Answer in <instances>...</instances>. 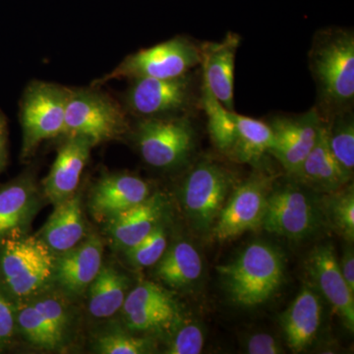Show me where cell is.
<instances>
[{"label":"cell","instance_id":"cell-15","mask_svg":"<svg viewBox=\"0 0 354 354\" xmlns=\"http://www.w3.org/2000/svg\"><path fill=\"white\" fill-rule=\"evenodd\" d=\"M241 37L228 32L220 41H209L200 46V64L203 67L204 85L212 95L227 109L234 111V68Z\"/></svg>","mask_w":354,"mask_h":354},{"label":"cell","instance_id":"cell-8","mask_svg":"<svg viewBox=\"0 0 354 354\" xmlns=\"http://www.w3.org/2000/svg\"><path fill=\"white\" fill-rule=\"evenodd\" d=\"M200 64V46L176 37L128 55L106 75L93 82L99 87L113 80L141 78L169 79L185 75Z\"/></svg>","mask_w":354,"mask_h":354},{"label":"cell","instance_id":"cell-12","mask_svg":"<svg viewBox=\"0 0 354 354\" xmlns=\"http://www.w3.org/2000/svg\"><path fill=\"white\" fill-rule=\"evenodd\" d=\"M311 285L330 304L333 311L351 333L354 330V293L342 277L334 246L320 244L309 253L305 262Z\"/></svg>","mask_w":354,"mask_h":354},{"label":"cell","instance_id":"cell-1","mask_svg":"<svg viewBox=\"0 0 354 354\" xmlns=\"http://www.w3.org/2000/svg\"><path fill=\"white\" fill-rule=\"evenodd\" d=\"M309 66L316 83L323 120L351 109L354 100V35L329 29L318 32L309 53Z\"/></svg>","mask_w":354,"mask_h":354},{"label":"cell","instance_id":"cell-4","mask_svg":"<svg viewBox=\"0 0 354 354\" xmlns=\"http://www.w3.org/2000/svg\"><path fill=\"white\" fill-rule=\"evenodd\" d=\"M313 193L295 181L272 187L261 228L293 241L315 235L326 221L321 199Z\"/></svg>","mask_w":354,"mask_h":354},{"label":"cell","instance_id":"cell-33","mask_svg":"<svg viewBox=\"0 0 354 354\" xmlns=\"http://www.w3.org/2000/svg\"><path fill=\"white\" fill-rule=\"evenodd\" d=\"M95 349L102 354H145L153 353V344L151 339L144 337L111 332L97 339Z\"/></svg>","mask_w":354,"mask_h":354},{"label":"cell","instance_id":"cell-13","mask_svg":"<svg viewBox=\"0 0 354 354\" xmlns=\"http://www.w3.org/2000/svg\"><path fill=\"white\" fill-rule=\"evenodd\" d=\"M323 124L316 108L292 118H276L269 123L274 133L271 152L288 176H292L311 152Z\"/></svg>","mask_w":354,"mask_h":354},{"label":"cell","instance_id":"cell-30","mask_svg":"<svg viewBox=\"0 0 354 354\" xmlns=\"http://www.w3.org/2000/svg\"><path fill=\"white\" fill-rule=\"evenodd\" d=\"M179 310L176 305L150 307L125 314L128 328L136 332H150L171 329L178 322Z\"/></svg>","mask_w":354,"mask_h":354},{"label":"cell","instance_id":"cell-27","mask_svg":"<svg viewBox=\"0 0 354 354\" xmlns=\"http://www.w3.org/2000/svg\"><path fill=\"white\" fill-rule=\"evenodd\" d=\"M325 122L328 146L333 157L349 177L354 171V120L351 109L330 115Z\"/></svg>","mask_w":354,"mask_h":354},{"label":"cell","instance_id":"cell-14","mask_svg":"<svg viewBox=\"0 0 354 354\" xmlns=\"http://www.w3.org/2000/svg\"><path fill=\"white\" fill-rule=\"evenodd\" d=\"M15 319L16 328L25 339L46 349H55L62 344L69 323L64 304L53 297L16 307Z\"/></svg>","mask_w":354,"mask_h":354},{"label":"cell","instance_id":"cell-11","mask_svg":"<svg viewBox=\"0 0 354 354\" xmlns=\"http://www.w3.org/2000/svg\"><path fill=\"white\" fill-rule=\"evenodd\" d=\"M125 95V109L141 118L179 115L195 99L194 84L188 74L169 79L131 80Z\"/></svg>","mask_w":354,"mask_h":354},{"label":"cell","instance_id":"cell-18","mask_svg":"<svg viewBox=\"0 0 354 354\" xmlns=\"http://www.w3.org/2000/svg\"><path fill=\"white\" fill-rule=\"evenodd\" d=\"M93 147L84 137L66 136L44 180V194L55 206L75 194Z\"/></svg>","mask_w":354,"mask_h":354},{"label":"cell","instance_id":"cell-37","mask_svg":"<svg viewBox=\"0 0 354 354\" xmlns=\"http://www.w3.org/2000/svg\"><path fill=\"white\" fill-rule=\"evenodd\" d=\"M339 269L342 277L348 283L349 290L354 293V252L353 247L348 245L344 249L341 260H339Z\"/></svg>","mask_w":354,"mask_h":354},{"label":"cell","instance_id":"cell-34","mask_svg":"<svg viewBox=\"0 0 354 354\" xmlns=\"http://www.w3.org/2000/svg\"><path fill=\"white\" fill-rule=\"evenodd\" d=\"M205 344L204 330L200 324L185 322L177 328L165 353L199 354Z\"/></svg>","mask_w":354,"mask_h":354},{"label":"cell","instance_id":"cell-10","mask_svg":"<svg viewBox=\"0 0 354 354\" xmlns=\"http://www.w3.org/2000/svg\"><path fill=\"white\" fill-rule=\"evenodd\" d=\"M272 180L274 177L268 174H254L235 188L211 230L215 241H232L261 228Z\"/></svg>","mask_w":354,"mask_h":354},{"label":"cell","instance_id":"cell-31","mask_svg":"<svg viewBox=\"0 0 354 354\" xmlns=\"http://www.w3.org/2000/svg\"><path fill=\"white\" fill-rule=\"evenodd\" d=\"M167 249V232L160 223L145 239L125 250L124 253L130 265L142 269L157 264Z\"/></svg>","mask_w":354,"mask_h":354},{"label":"cell","instance_id":"cell-25","mask_svg":"<svg viewBox=\"0 0 354 354\" xmlns=\"http://www.w3.org/2000/svg\"><path fill=\"white\" fill-rule=\"evenodd\" d=\"M234 118L236 139L228 156L239 164L259 165L274 146V137L271 127L263 121L236 113Z\"/></svg>","mask_w":354,"mask_h":354},{"label":"cell","instance_id":"cell-9","mask_svg":"<svg viewBox=\"0 0 354 354\" xmlns=\"http://www.w3.org/2000/svg\"><path fill=\"white\" fill-rule=\"evenodd\" d=\"M135 141L145 162L160 169L180 167L194 148L195 130L185 116L142 118Z\"/></svg>","mask_w":354,"mask_h":354},{"label":"cell","instance_id":"cell-36","mask_svg":"<svg viewBox=\"0 0 354 354\" xmlns=\"http://www.w3.org/2000/svg\"><path fill=\"white\" fill-rule=\"evenodd\" d=\"M246 351L249 354L285 353L281 344L272 335L267 333L254 334L247 339Z\"/></svg>","mask_w":354,"mask_h":354},{"label":"cell","instance_id":"cell-17","mask_svg":"<svg viewBox=\"0 0 354 354\" xmlns=\"http://www.w3.org/2000/svg\"><path fill=\"white\" fill-rule=\"evenodd\" d=\"M102 242L97 235L59 254L55 258L53 278L68 295H83L102 267Z\"/></svg>","mask_w":354,"mask_h":354},{"label":"cell","instance_id":"cell-26","mask_svg":"<svg viewBox=\"0 0 354 354\" xmlns=\"http://www.w3.org/2000/svg\"><path fill=\"white\" fill-rule=\"evenodd\" d=\"M129 279L113 266H102L88 286V311L95 318H109L122 308Z\"/></svg>","mask_w":354,"mask_h":354},{"label":"cell","instance_id":"cell-24","mask_svg":"<svg viewBox=\"0 0 354 354\" xmlns=\"http://www.w3.org/2000/svg\"><path fill=\"white\" fill-rule=\"evenodd\" d=\"M156 277L174 290H186L201 278L203 261L196 247L181 241L165 250L157 263Z\"/></svg>","mask_w":354,"mask_h":354},{"label":"cell","instance_id":"cell-38","mask_svg":"<svg viewBox=\"0 0 354 354\" xmlns=\"http://www.w3.org/2000/svg\"><path fill=\"white\" fill-rule=\"evenodd\" d=\"M8 162V124L3 111L0 109V174Z\"/></svg>","mask_w":354,"mask_h":354},{"label":"cell","instance_id":"cell-2","mask_svg":"<svg viewBox=\"0 0 354 354\" xmlns=\"http://www.w3.org/2000/svg\"><path fill=\"white\" fill-rule=\"evenodd\" d=\"M218 271L230 299L237 306L251 308L269 301L281 288L286 258L279 247L255 241Z\"/></svg>","mask_w":354,"mask_h":354},{"label":"cell","instance_id":"cell-16","mask_svg":"<svg viewBox=\"0 0 354 354\" xmlns=\"http://www.w3.org/2000/svg\"><path fill=\"white\" fill-rule=\"evenodd\" d=\"M150 186L139 176L111 174L102 176L93 188L90 209L95 220L108 221L151 196Z\"/></svg>","mask_w":354,"mask_h":354},{"label":"cell","instance_id":"cell-28","mask_svg":"<svg viewBox=\"0 0 354 354\" xmlns=\"http://www.w3.org/2000/svg\"><path fill=\"white\" fill-rule=\"evenodd\" d=\"M202 91V104L208 120L209 136L216 148L228 156L236 139L235 111L225 109L206 86L203 85Z\"/></svg>","mask_w":354,"mask_h":354},{"label":"cell","instance_id":"cell-7","mask_svg":"<svg viewBox=\"0 0 354 354\" xmlns=\"http://www.w3.org/2000/svg\"><path fill=\"white\" fill-rule=\"evenodd\" d=\"M234 177L227 167L201 160L181 184L180 202L191 227L199 234L211 232L230 196Z\"/></svg>","mask_w":354,"mask_h":354},{"label":"cell","instance_id":"cell-22","mask_svg":"<svg viewBox=\"0 0 354 354\" xmlns=\"http://www.w3.org/2000/svg\"><path fill=\"white\" fill-rule=\"evenodd\" d=\"M291 177L295 183L316 193L334 192L351 181L330 153L324 120L315 145Z\"/></svg>","mask_w":354,"mask_h":354},{"label":"cell","instance_id":"cell-3","mask_svg":"<svg viewBox=\"0 0 354 354\" xmlns=\"http://www.w3.org/2000/svg\"><path fill=\"white\" fill-rule=\"evenodd\" d=\"M55 257L39 236L21 235L0 242V288L12 299L43 290L53 278Z\"/></svg>","mask_w":354,"mask_h":354},{"label":"cell","instance_id":"cell-5","mask_svg":"<svg viewBox=\"0 0 354 354\" xmlns=\"http://www.w3.org/2000/svg\"><path fill=\"white\" fill-rule=\"evenodd\" d=\"M127 109L97 87L70 88L64 136H81L93 146L120 138L129 130Z\"/></svg>","mask_w":354,"mask_h":354},{"label":"cell","instance_id":"cell-32","mask_svg":"<svg viewBox=\"0 0 354 354\" xmlns=\"http://www.w3.org/2000/svg\"><path fill=\"white\" fill-rule=\"evenodd\" d=\"M176 304V300L165 288L157 283L144 281L127 293L121 309L125 315L136 310Z\"/></svg>","mask_w":354,"mask_h":354},{"label":"cell","instance_id":"cell-6","mask_svg":"<svg viewBox=\"0 0 354 354\" xmlns=\"http://www.w3.org/2000/svg\"><path fill=\"white\" fill-rule=\"evenodd\" d=\"M70 88L44 81H32L20 101L23 160L31 158L46 140L64 134L65 111Z\"/></svg>","mask_w":354,"mask_h":354},{"label":"cell","instance_id":"cell-29","mask_svg":"<svg viewBox=\"0 0 354 354\" xmlns=\"http://www.w3.org/2000/svg\"><path fill=\"white\" fill-rule=\"evenodd\" d=\"M326 225L348 242L354 241V190L353 185L327 193L321 199Z\"/></svg>","mask_w":354,"mask_h":354},{"label":"cell","instance_id":"cell-23","mask_svg":"<svg viewBox=\"0 0 354 354\" xmlns=\"http://www.w3.org/2000/svg\"><path fill=\"white\" fill-rule=\"evenodd\" d=\"M85 221L78 194L55 206L39 236L53 253H64L82 241Z\"/></svg>","mask_w":354,"mask_h":354},{"label":"cell","instance_id":"cell-21","mask_svg":"<svg viewBox=\"0 0 354 354\" xmlns=\"http://www.w3.org/2000/svg\"><path fill=\"white\" fill-rule=\"evenodd\" d=\"M165 209L164 198L160 194L151 195L145 201L106 221L113 246L125 251L145 239L162 223Z\"/></svg>","mask_w":354,"mask_h":354},{"label":"cell","instance_id":"cell-35","mask_svg":"<svg viewBox=\"0 0 354 354\" xmlns=\"http://www.w3.org/2000/svg\"><path fill=\"white\" fill-rule=\"evenodd\" d=\"M16 306L6 291L0 288V351L12 342L16 330Z\"/></svg>","mask_w":354,"mask_h":354},{"label":"cell","instance_id":"cell-20","mask_svg":"<svg viewBox=\"0 0 354 354\" xmlns=\"http://www.w3.org/2000/svg\"><path fill=\"white\" fill-rule=\"evenodd\" d=\"M38 199L32 174L25 172L0 185V242L25 234Z\"/></svg>","mask_w":354,"mask_h":354},{"label":"cell","instance_id":"cell-19","mask_svg":"<svg viewBox=\"0 0 354 354\" xmlns=\"http://www.w3.org/2000/svg\"><path fill=\"white\" fill-rule=\"evenodd\" d=\"M323 298L313 286H302L281 318L286 344L300 353L315 341L323 320Z\"/></svg>","mask_w":354,"mask_h":354}]
</instances>
